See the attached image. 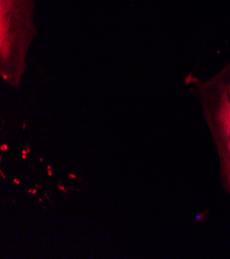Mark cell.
I'll return each instance as SVG.
<instances>
[{
	"label": "cell",
	"instance_id": "6da1fadb",
	"mask_svg": "<svg viewBox=\"0 0 230 259\" xmlns=\"http://www.w3.org/2000/svg\"><path fill=\"white\" fill-rule=\"evenodd\" d=\"M185 84L199 102L216 149L220 183L230 199V59L209 77L189 73Z\"/></svg>",
	"mask_w": 230,
	"mask_h": 259
},
{
	"label": "cell",
	"instance_id": "7a4b0ae2",
	"mask_svg": "<svg viewBox=\"0 0 230 259\" xmlns=\"http://www.w3.org/2000/svg\"><path fill=\"white\" fill-rule=\"evenodd\" d=\"M35 0H0V76L18 88L26 68V56L37 35Z\"/></svg>",
	"mask_w": 230,
	"mask_h": 259
}]
</instances>
